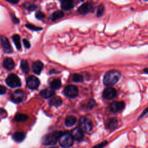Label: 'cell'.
I'll list each match as a JSON object with an SVG mask.
<instances>
[{
	"instance_id": "1",
	"label": "cell",
	"mask_w": 148,
	"mask_h": 148,
	"mask_svg": "<svg viewBox=\"0 0 148 148\" xmlns=\"http://www.w3.org/2000/svg\"><path fill=\"white\" fill-rule=\"evenodd\" d=\"M121 73L116 70H110L106 72L104 75L103 82L106 86H112L114 85L120 79Z\"/></svg>"
},
{
	"instance_id": "2",
	"label": "cell",
	"mask_w": 148,
	"mask_h": 148,
	"mask_svg": "<svg viewBox=\"0 0 148 148\" xmlns=\"http://www.w3.org/2000/svg\"><path fill=\"white\" fill-rule=\"evenodd\" d=\"M60 145L64 148H68L73 144V139L69 132L61 133L58 138Z\"/></svg>"
},
{
	"instance_id": "3",
	"label": "cell",
	"mask_w": 148,
	"mask_h": 148,
	"mask_svg": "<svg viewBox=\"0 0 148 148\" xmlns=\"http://www.w3.org/2000/svg\"><path fill=\"white\" fill-rule=\"evenodd\" d=\"M61 132L58 131H55L50 134H48L44 136L42 138V142L45 145H53L57 143L58 140V138Z\"/></svg>"
},
{
	"instance_id": "4",
	"label": "cell",
	"mask_w": 148,
	"mask_h": 148,
	"mask_svg": "<svg viewBox=\"0 0 148 148\" xmlns=\"http://www.w3.org/2000/svg\"><path fill=\"white\" fill-rule=\"evenodd\" d=\"M82 132H89L92 128V123L91 120L86 117H82L79 121V127Z\"/></svg>"
},
{
	"instance_id": "5",
	"label": "cell",
	"mask_w": 148,
	"mask_h": 148,
	"mask_svg": "<svg viewBox=\"0 0 148 148\" xmlns=\"http://www.w3.org/2000/svg\"><path fill=\"white\" fill-rule=\"evenodd\" d=\"M6 84L12 88H15L21 86V83L19 77L14 73L10 74L6 79Z\"/></svg>"
},
{
	"instance_id": "6",
	"label": "cell",
	"mask_w": 148,
	"mask_h": 148,
	"mask_svg": "<svg viewBox=\"0 0 148 148\" xmlns=\"http://www.w3.org/2000/svg\"><path fill=\"white\" fill-rule=\"evenodd\" d=\"M95 10V5L92 2H86L78 8L77 11L81 14H86L88 13L94 12Z\"/></svg>"
},
{
	"instance_id": "7",
	"label": "cell",
	"mask_w": 148,
	"mask_h": 148,
	"mask_svg": "<svg viewBox=\"0 0 148 148\" xmlns=\"http://www.w3.org/2000/svg\"><path fill=\"white\" fill-rule=\"evenodd\" d=\"M39 80L33 75L28 76L26 80V86L28 88L31 90L37 89L39 86Z\"/></svg>"
},
{
	"instance_id": "8",
	"label": "cell",
	"mask_w": 148,
	"mask_h": 148,
	"mask_svg": "<svg viewBox=\"0 0 148 148\" xmlns=\"http://www.w3.org/2000/svg\"><path fill=\"white\" fill-rule=\"evenodd\" d=\"M78 88L74 85H68L64 89V94L69 98H75L78 95Z\"/></svg>"
},
{
	"instance_id": "9",
	"label": "cell",
	"mask_w": 148,
	"mask_h": 148,
	"mask_svg": "<svg viewBox=\"0 0 148 148\" xmlns=\"http://www.w3.org/2000/svg\"><path fill=\"white\" fill-rule=\"evenodd\" d=\"M116 90L112 87H108L106 88L102 93V97L103 98L110 100L113 99L116 96Z\"/></svg>"
},
{
	"instance_id": "10",
	"label": "cell",
	"mask_w": 148,
	"mask_h": 148,
	"mask_svg": "<svg viewBox=\"0 0 148 148\" xmlns=\"http://www.w3.org/2000/svg\"><path fill=\"white\" fill-rule=\"evenodd\" d=\"M24 98V92L20 90H17L11 95V100L15 103L21 102Z\"/></svg>"
},
{
	"instance_id": "11",
	"label": "cell",
	"mask_w": 148,
	"mask_h": 148,
	"mask_svg": "<svg viewBox=\"0 0 148 148\" xmlns=\"http://www.w3.org/2000/svg\"><path fill=\"white\" fill-rule=\"evenodd\" d=\"M0 40L5 53H11L12 52V48L8 39L4 36H1L0 37Z\"/></svg>"
},
{
	"instance_id": "12",
	"label": "cell",
	"mask_w": 148,
	"mask_h": 148,
	"mask_svg": "<svg viewBox=\"0 0 148 148\" xmlns=\"http://www.w3.org/2000/svg\"><path fill=\"white\" fill-rule=\"evenodd\" d=\"M125 107V104L123 102H112L110 106L109 109L110 110L114 113L119 112L120 111H121Z\"/></svg>"
},
{
	"instance_id": "13",
	"label": "cell",
	"mask_w": 148,
	"mask_h": 148,
	"mask_svg": "<svg viewBox=\"0 0 148 148\" xmlns=\"http://www.w3.org/2000/svg\"><path fill=\"white\" fill-rule=\"evenodd\" d=\"M70 134L72 136L73 140L75 139L76 140H80L83 139V132L79 128H74L71 131Z\"/></svg>"
},
{
	"instance_id": "14",
	"label": "cell",
	"mask_w": 148,
	"mask_h": 148,
	"mask_svg": "<svg viewBox=\"0 0 148 148\" xmlns=\"http://www.w3.org/2000/svg\"><path fill=\"white\" fill-rule=\"evenodd\" d=\"M32 71L35 73L37 75H39L42 70L43 69V64L40 61H36L32 63Z\"/></svg>"
},
{
	"instance_id": "15",
	"label": "cell",
	"mask_w": 148,
	"mask_h": 148,
	"mask_svg": "<svg viewBox=\"0 0 148 148\" xmlns=\"http://www.w3.org/2000/svg\"><path fill=\"white\" fill-rule=\"evenodd\" d=\"M3 65L8 71H11L14 68L15 65L12 58L8 57V58H6L3 60Z\"/></svg>"
},
{
	"instance_id": "16",
	"label": "cell",
	"mask_w": 148,
	"mask_h": 148,
	"mask_svg": "<svg viewBox=\"0 0 148 148\" xmlns=\"http://www.w3.org/2000/svg\"><path fill=\"white\" fill-rule=\"evenodd\" d=\"M55 94L54 91L50 88H46L40 92V96L43 98H49Z\"/></svg>"
},
{
	"instance_id": "17",
	"label": "cell",
	"mask_w": 148,
	"mask_h": 148,
	"mask_svg": "<svg viewBox=\"0 0 148 148\" xmlns=\"http://www.w3.org/2000/svg\"><path fill=\"white\" fill-rule=\"evenodd\" d=\"M77 121V118L74 116H68L65 120V125L66 127L74 125Z\"/></svg>"
},
{
	"instance_id": "18",
	"label": "cell",
	"mask_w": 148,
	"mask_h": 148,
	"mask_svg": "<svg viewBox=\"0 0 148 148\" xmlns=\"http://www.w3.org/2000/svg\"><path fill=\"white\" fill-rule=\"evenodd\" d=\"M61 8L64 10H71L73 8L72 1H61Z\"/></svg>"
},
{
	"instance_id": "19",
	"label": "cell",
	"mask_w": 148,
	"mask_h": 148,
	"mask_svg": "<svg viewBox=\"0 0 148 148\" xmlns=\"http://www.w3.org/2000/svg\"><path fill=\"white\" fill-rule=\"evenodd\" d=\"M62 99L61 98L58 97L56 96L54 97H53L51 98V99L49 101V105L50 106H59L62 104Z\"/></svg>"
},
{
	"instance_id": "20",
	"label": "cell",
	"mask_w": 148,
	"mask_h": 148,
	"mask_svg": "<svg viewBox=\"0 0 148 148\" xmlns=\"http://www.w3.org/2000/svg\"><path fill=\"white\" fill-rule=\"evenodd\" d=\"M25 134L23 132H16L13 135V138L16 142H22L25 138Z\"/></svg>"
},
{
	"instance_id": "21",
	"label": "cell",
	"mask_w": 148,
	"mask_h": 148,
	"mask_svg": "<svg viewBox=\"0 0 148 148\" xmlns=\"http://www.w3.org/2000/svg\"><path fill=\"white\" fill-rule=\"evenodd\" d=\"M64 16V13L61 11V10H57L54 12L51 16H50V19L53 21L58 20L59 18H62Z\"/></svg>"
},
{
	"instance_id": "22",
	"label": "cell",
	"mask_w": 148,
	"mask_h": 148,
	"mask_svg": "<svg viewBox=\"0 0 148 148\" xmlns=\"http://www.w3.org/2000/svg\"><path fill=\"white\" fill-rule=\"evenodd\" d=\"M20 67H21V69L22 70V71L27 74L29 72V65H28V62L25 60H23L21 61V63H20Z\"/></svg>"
},
{
	"instance_id": "23",
	"label": "cell",
	"mask_w": 148,
	"mask_h": 148,
	"mask_svg": "<svg viewBox=\"0 0 148 148\" xmlns=\"http://www.w3.org/2000/svg\"><path fill=\"white\" fill-rule=\"evenodd\" d=\"M50 87L52 89H59L61 86V80L58 79H54L53 81L50 82Z\"/></svg>"
},
{
	"instance_id": "24",
	"label": "cell",
	"mask_w": 148,
	"mask_h": 148,
	"mask_svg": "<svg viewBox=\"0 0 148 148\" xmlns=\"http://www.w3.org/2000/svg\"><path fill=\"white\" fill-rule=\"evenodd\" d=\"M12 39H13V40L14 42V43L16 48L18 50H20L21 49V43H20V36L18 34H14V35H13Z\"/></svg>"
},
{
	"instance_id": "25",
	"label": "cell",
	"mask_w": 148,
	"mask_h": 148,
	"mask_svg": "<svg viewBox=\"0 0 148 148\" xmlns=\"http://www.w3.org/2000/svg\"><path fill=\"white\" fill-rule=\"evenodd\" d=\"M28 117L27 115L25 114H22V113H18L14 116V120L18 122L20 121H24L28 119Z\"/></svg>"
},
{
	"instance_id": "26",
	"label": "cell",
	"mask_w": 148,
	"mask_h": 148,
	"mask_svg": "<svg viewBox=\"0 0 148 148\" xmlns=\"http://www.w3.org/2000/svg\"><path fill=\"white\" fill-rule=\"evenodd\" d=\"M117 125V120L116 118H112L110 119L108 123H107V128L109 129H112L115 128Z\"/></svg>"
},
{
	"instance_id": "27",
	"label": "cell",
	"mask_w": 148,
	"mask_h": 148,
	"mask_svg": "<svg viewBox=\"0 0 148 148\" xmlns=\"http://www.w3.org/2000/svg\"><path fill=\"white\" fill-rule=\"evenodd\" d=\"M23 6L26 9H27L28 10H31V11L35 10L37 8V6L36 5H35L34 4H32V3H30L29 2H26L24 4H23Z\"/></svg>"
},
{
	"instance_id": "28",
	"label": "cell",
	"mask_w": 148,
	"mask_h": 148,
	"mask_svg": "<svg viewBox=\"0 0 148 148\" xmlns=\"http://www.w3.org/2000/svg\"><path fill=\"white\" fill-rule=\"evenodd\" d=\"M73 81L75 82H82L83 81V77L82 75L77 74V73H75L73 75Z\"/></svg>"
},
{
	"instance_id": "29",
	"label": "cell",
	"mask_w": 148,
	"mask_h": 148,
	"mask_svg": "<svg viewBox=\"0 0 148 148\" xmlns=\"http://www.w3.org/2000/svg\"><path fill=\"white\" fill-rule=\"evenodd\" d=\"M104 12V6L102 4H100L97 8V17H101Z\"/></svg>"
},
{
	"instance_id": "30",
	"label": "cell",
	"mask_w": 148,
	"mask_h": 148,
	"mask_svg": "<svg viewBox=\"0 0 148 148\" xmlns=\"http://www.w3.org/2000/svg\"><path fill=\"white\" fill-rule=\"evenodd\" d=\"M25 27L27 28H28V29H31L32 31H40V30L42 29V28H41V27H36V26H35L34 25L30 24H26Z\"/></svg>"
},
{
	"instance_id": "31",
	"label": "cell",
	"mask_w": 148,
	"mask_h": 148,
	"mask_svg": "<svg viewBox=\"0 0 148 148\" xmlns=\"http://www.w3.org/2000/svg\"><path fill=\"white\" fill-rule=\"evenodd\" d=\"M95 105V100L91 99H90L88 102V104H87V109H91Z\"/></svg>"
},
{
	"instance_id": "32",
	"label": "cell",
	"mask_w": 148,
	"mask_h": 148,
	"mask_svg": "<svg viewBox=\"0 0 148 148\" xmlns=\"http://www.w3.org/2000/svg\"><path fill=\"white\" fill-rule=\"evenodd\" d=\"M35 17L36 18H38L39 20H42L45 17V14L43 12H42L40 11H38L36 13Z\"/></svg>"
},
{
	"instance_id": "33",
	"label": "cell",
	"mask_w": 148,
	"mask_h": 148,
	"mask_svg": "<svg viewBox=\"0 0 148 148\" xmlns=\"http://www.w3.org/2000/svg\"><path fill=\"white\" fill-rule=\"evenodd\" d=\"M107 144V141L105 140L103 142H102V143H100L95 146H94V147H92V148H103Z\"/></svg>"
},
{
	"instance_id": "34",
	"label": "cell",
	"mask_w": 148,
	"mask_h": 148,
	"mask_svg": "<svg viewBox=\"0 0 148 148\" xmlns=\"http://www.w3.org/2000/svg\"><path fill=\"white\" fill-rule=\"evenodd\" d=\"M23 44H24V46H25L26 48L29 49V48L30 47L31 45H30L29 42L28 40H27V39H24L23 40Z\"/></svg>"
},
{
	"instance_id": "35",
	"label": "cell",
	"mask_w": 148,
	"mask_h": 148,
	"mask_svg": "<svg viewBox=\"0 0 148 148\" xmlns=\"http://www.w3.org/2000/svg\"><path fill=\"white\" fill-rule=\"evenodd\" d=\"M6 91V88L3 86L0 85V94H5Z\"/></svg>"
},
{
	"instance_id": "36",
	"label": "cell",
	"mask_w": 148,
	"mask_h": 148,
	"mask_svg": "<svg viewBox=\"0 0 148 148\" xmlns=\"http://www.w3.org/2000/svg\"><path fill=\"white\" fill-rule=\"evenodd\" d=\"M12 18L14 24H18L19 23V22H20L19 20L17 17H16L14 15H12Z\"/></svg>"
},
{
	"instance_id": "37",
	"label": "cell",
	"mask_w": 148,
	"mask_h": 148,
	"mask_svg": "<svg viewBox=\"0 0 148 148\" xmlns=\"http://www.w3.org/2000/svg\"><path fill=\"white\" fill-rule=\"evenodd\" d=\"M147 108H146V109H145V110L143 112V113H142V114L140 115V116L139 117V119H140V118H142L143 116H144V115H145V114L147 113Z\"/></svg>"
},
{
	"instance_id": "38",
	"label": "cell",
	"mask_w": 148,
	"mask_h": 148,
	"mask_svg": "<svg viewBox=\"0 0 148 148\" xmlns=\"http://www.w3.org/2000/svg\"><path fill=\"white\" fill-rule=\"evenodd\" d=\"M8 2H9L11 3H13V4H16L18 2V1H8Z\"/></svg>"
},
{
	"instance_id": "39",
	"label": "cell",
	"mask_w": 148,
	"mask_h": 148,
	"mask_svg": "<svg viewBox=\"0 0 148 148\" xmlns=\"http://www.w3.org/2000/svg\"><path fill=\"white\" fill-rule=\"evenodd\" d=\"M144 72L147 74V73H148V72H147V68H145V69H144Z\"/></svg>"
},
{
	"instance_id": "40",
	"label": "cell",
	"mask_w": 148,
	"mask_h": 148,
	"mask_svg": "<svg viewBox=\"0 0 148 148\" xmlns=\"http://www.w3.org/2000/svg\"><path fill=\"white\" fill-rule=\"evenodd\" d=\"M50 148H57V147H50Z\"/></svg>"
}]
</instances>
